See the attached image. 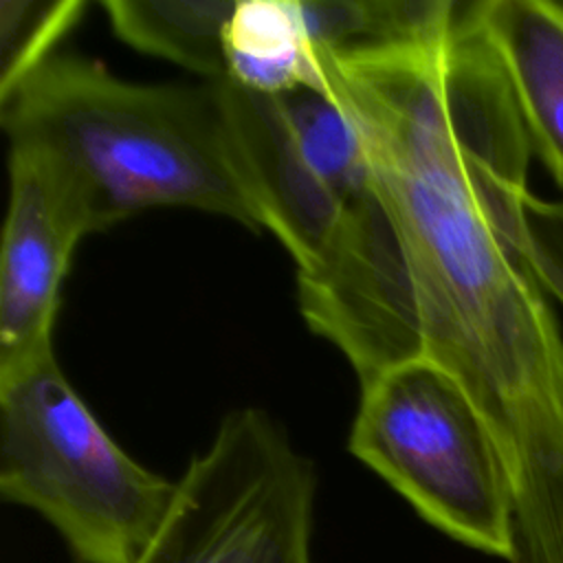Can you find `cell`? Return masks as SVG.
<instances>
[{
    "instance_id": "cell-3",
    "label": "cell",
    "mask_w": 563,
    "mask_h": 563,
    "mask_svg": "<svg viewBox=\"0 0 563 563\" xmlns=\"http://www.w3.org/2000/svg\"><path fill=\"white\" fill-rule=\"evenodd\" d=\"M0 495L46 519L75 563H136L176 482L106 433L53 356L0 385Z\"/></svg>"
},
{
    "instance_id": "cell-8",
    "label": "cell",
    "mask_w": 563,
    "mask_h": 563,
    "mask_svg": "<svg viewBox=\"0 0 563 563\" xmlns=\"http://www.w3.org/2000/svg\"><path fill=\"white\" fill-rule=\"evenodd\" d=\"M119 40L132 48L227 81V26L235 0H103Z\"/></svg>"
},
{
    "instance_id": "cell-1",
    "label": "cell",
    "mask_w": 563,
    "mask_h": 563,
    "mask_svg": "<svg viewBox=\"0 0 563 563\" xmlns=\"http://www.w3.org/2000/svg\"><path fill=\"white\" fill-rule=\"evenodd\" d=\"M310 86L356 125L372 187L297 273L306 323L358 383L407 361L444 369L506 466L512 563H563V336L530 253L532 150L468 4L413 37L319 55Z\"/></svg>"
},
{
    "instance_id": "cell-6",
    "label": "cell",
    "mask_w": 563,
    "mask_h": 563,
    "mask_svg": "<svg viewBox=\"0 0 563 563\" xmlns=\"http://www.w3.org/2000/svg\"><path fill=\"white\" fill-rule=\"evenodd\" d=\"M88 218L53 165L9 147V209L0 251V385L55 356L59 288Z\"/></svg>"
},
{
    "instance_id": "cell-4",
    "label": "cell",
    "mask_w": 563,
    "mask_h": 563,
    "mask_svg": "<svg viewBox=\"0 0 563 563\" xmlns=\"http://www.w3.org/2000/svg\"><path fill=\"white\" fill-rule=\"evenodd\" d=\"M350 453L446 537L515 561L512 490L466 391L438 365L407 361L361 383Z\"/></svg>"
},
{
    "instance_id": "cell-2",
    "label": "cell",
    "mask_w": 563,
    "mask_h": 563,
    "mask_svg": "<svg viewBox=\"0 0 563 563\" xmlns=\"http://www.w3.org/2000/svg\"><path fill=\"white\" fill-rule=\"evenodd\" d=\"M9 147L46 158L90 233L150 207H194L264 229L220 81L136 84L55 53L0 97Z\"/></svg>"
},
{
    "instance_id": "cell-9",
    "label": "cell",
    "mask_w": 563,
    "mask_h": 563,
    "mask_svg": "<svg viewBox=\"0 0 563 563\" xmlns=\"http://www.w3.org/2000/svg\"><path fill=\"white\" fill-rule=\"evenodd\" d=\"M84 11L81 0L0 2V97L57 53Z\"/></svg>"
},
{
    "instance_id": "cell-5",
    "label": "cell",
    "mask_w": 563,
    "mask_h": 563,
    "mask_svg": "<svg viewBox=\"0 0 563 563\" xmlns=\"http://www.w3.org/2000/svg\"><path fill=\"white\" fill-rule=\"evenodd\" d=\"M317 471L262 409L231 411L136 563H312Z\"/></svg>"
},
{
    "instance_id": "cell-10",
    "label": "cell",
    "mask_w": 563,
    "mask_h": 563,
    "mask_svg": "<svg viewBox=\"0 0 563 563\" xmlns=\"http://www.w3.org/2000/svg\"><path fill=\"white\" fill-rule=\"evenodd\" d=\"M526 220L537 277L545 292L563 303V198L543 200L528 194Z\"/></svg>"
},
{
    "instance_id": "cell-7",
    "label": "cell",
    "mask_w": 563,
    "mask_h": 563,
    "mask_svg": "<svg viewBox=\"0 0 563 563\" xmlns=\"http://www.w3.org/2000/svg\"><path fill=\"white\" fill-rule=\"evenodd\" d=\"M468 13L504 73L532 154L563 191V4L479 0Z\"/></svg>"
}]
</instances>
